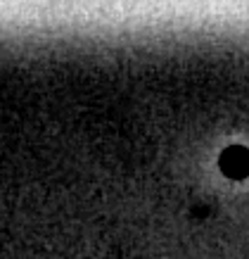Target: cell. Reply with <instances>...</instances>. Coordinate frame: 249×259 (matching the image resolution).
I'll return each mask as SVG.
<instances>
[{"mask_svg": "<svg viewBox=\"0 0 249 259\" xmlns=\"http://www.w3.org/2000/svg\"><path fill=\"white\" fill-rule=\"evenodd\" d=\"M223 169L230 176H237V179L249 174V152L244 148H230L223 155Z\"/></svg>", "mask_w": 249, "mask_h": 259, "instance_id": "1", "label": "cell"}]
</instances>
